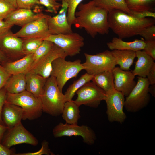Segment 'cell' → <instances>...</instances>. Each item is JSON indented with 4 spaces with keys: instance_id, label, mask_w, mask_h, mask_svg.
Returning a JSON list of instances; mask_svg holds the SVG:
<instances>
[{
    "instance_id": "46",
    "label": "cell",
    "mask_w": 155,
    "mask_h": 155,
    "mask_svg": "<svg viewBox=\"0 0 155 155\" xmlns=\"http://www.w3.org/2000/svg\"><path fill=\"white\" fill-rule=\"evenodd\" d=\"M8 129L5 125L0 124V143H1L4 134Z\"/></svg>"
},
{
    "instance_id": "42",
    "label": "cell",
    "mask_w": 155,
    "mask_h": 155,
    "mask_svg": "<svg viewBox=\"0 0 155 155\" xmlns=\"http://www.w3.org/2000/svg\"><path fill=\"white\" fill-rule=\"evenodd\" d=\"M11 75L0 64V90L4 87L8 79Z\"/></svg>"
},
{
    "instance_id": "6",
    "label": "cell",
    "mask_w": 155,
    "mask_h": 155,
    "mask_svg": "<svg viewBox=\"0 0 155 155\" xmlns=\"http://www.w3.org/2000/svg\"><path fill=\"white\" fill-rule=\"evenodd\" d=\"M135 86L125 99L124 107L128 112L135 113L146 107L149 103L150 84L146 78L138 76Z\"/></svg>"
},
{
    "instance_id": "5",
    "label": "cell",
    "mask_w": 155,
    "mask_h": 155,
    "mask_svg": "<svg viewBox=\"0 0 155 155\" xmlns=\"http://www.w3.org/2000/svg\"><path fill=\"white\" fill-rule=\"evenodd\" d=\"M51 76L54 77L60 90L63 89L67 81L76 77L84 67L80 59L74 61H67L65 58L59 57L55 60L52 64Z\"/></svg>"
},
{
    "instance_id": "49",
    "label": "cell",
    "mask_w": 155,
    "mask_h": 155,
    "mask_svg": "<svg viewBox=\"0 0 155 155\" xmlns=\"http://www.w3.org/2000/svg\"><path fill=\"white\" fill-rule=\"evenodd\" d=\"M6 59V56L0 50V61H3Z\"/></svg>"
},
{
    "instance_id": "11",
    "label": "cell",
    "mask_w": 155,
    "mask_h": 155,
    "mask_svg": "<svg viewBox=\"0 0 155 155\" xmlns=\"http://www.w3.org/2000/svg\"><path fill=\"white\" fill-rule=\"evenodd\" d=\"M77 96L75 102L79 106L84 105L97 108L101 101L104 100L106 93L92 82H88L76 92Z\"/></svg>"
},
{
    "instance_id": "27",
    "label": "cell",
    "mask_w": 155,
    "mask_h": 155,
    "mask_svg": "<svg viewBox=\"0 0 155 155\" xmlns=\"http://www.w3.org/2000/svg\"><path fill=\"white\" fill-rule=\"evenodd\" d=\"M114 76L112 71L101 73L94 75L92 82L107 93L114 89Z\"/></svg>"
},
{
    "instance_id": "18",
    "label": "cell",
    "mask_w": 155,
    "mask_h": 155,
    "mask_svg": "<svg viewBox=\"0 0 155 155\" xmlns=\"http://www.w3.org/2000/svg\"><path fill=\"white\" fill-rule=\"evenodd\" d=\"M44 14L41 12L35 13L31 9L17 8L9 14L4 21L12 26L15 25L22 27Z\"/></svg>"
},
{
    "instance_id": "25",
    "label": "cell",
    "mask_w": 155,
    "mask_h": 155,
    "mask_svg": "<svg viewBox=\"0 0 155 155\" xmlns=\"http://www.w3.org/2000/svg\"><path fill=\"white\" fill-rule=\"evenodd\" d=\"M26 74L19 73L10 77L4 87L7 93L18 94L26 90Z\"/></svg>"
},
{
    "instance_id": "47",
    "label": "cell",
    "mask_w": 155,
    "mask_h": 155,
    "mask_svg": "<svg viewBox=\"0 0 155 155\" xmlns=\"http://www.w3.org/2000/svg\"><path fill=\"white\" fill-rule=\"evenodd\" d=\"M148 91L149 93H151L153 97H155V84L151 85L149 86Z\"/></svg>"
},
{
    "instance_id": "41",
    "label": "cell",
    "mask_w": 155,
    "mask_h": 155,
    "mask_svg": "<svg viewBox=\"0 0 155 155\" xmlns=\"http://www.w3.org/2000/svg\"><path fill=\"white\" fill-rule=\"evenodd\" d=\"M132 14L130 15L138 18L141 19L146 18H155V13L153 11H143L140 12L132 11Z\"/></svg>"
},
{
    "instance_id": "26",
    "label": "cell",
    "mask_w": 155,
    "mask_h": 155,
    "mask_svg": "<svg viewBox=\"0 0 155 155\" xmlns=\"http://www.w3.org/2000/svg\"><path fill=\"white\" fill-rule=\"evenodd\" d=\"M79 107L73 100L65 102L62 114L66 123L78 124V121L80 117Z\"/></svg>"
},
{
    "instance_id": "12",
    "label": "cell",
    "mask_w": 155,
    "mask_h": 155,
    "mask_svg": "<svg viewBox=\"0 0 155 155\" xmlns=\"http://www.w3.org/2000/svg\"><path fill=\"white\" fill-rule=\"evenodd\" d=\"M1 143L8 148L22 144L34 146L38 144L37 139L24 127L21 122L13 127L8 129Z\"/></svg>"
},
{
    "instance_id": "33",
    "label": "cell",
    "mask_w": 155,
    "mask_h": 155,
    "mask_svg": "<svg viewBox=\"0 0 155 155\" xmlns=\"http://www.w3.org/2000/svg\"><path fill=\"white\" fill-rule=\"evenodd\" d=\"M83 0H67L68 4L67 17L68 23L71 26L75 22V14L76 9Z\"/></svg>"
},
{
    "instance_id": "10",
    "label": "cell",
    "mask_w": 155,
    "mask_h": 155,
    "mask_svg": "<svg viewBox=\"0 0 155 155\" xmlns=\"http://www.w3.org/2000/svg\"><path fill=\"white\" fill-rule=\"evenodd\" d=\"M125 99L122 94L115 89L106 93L104 100L106 104V113L109 122L121 124L124 122L127 118L123 110Z\"/></svg>"
},
{
    "instance_id": "44",
    "label": "cell",
    "mask_w": 155,
    "mask_h": 155,
    "mask_svg": "<svg viewBox=\"0 0 155 155\" xmlns=\"http://www.w3.org/2000/svg\"><path fill=\"white\" fill-rule=\"evenodd\" d=\"M12 26L4 20L0 19V35L10 30Z\"/></svg>"
},
{
    "instance_id": "1",
    "label": "cell",
    "mask_w": 155,
    "mask_h": 155,
    "mask_svg": "<svg viewBox=\"0 0 155 155\" xmlns=\"http://www.w3.org/2000/svg\"><path fill=\"white\" fill-rule=\"evenodd\" d=\"M78 7L74 24L76 27L84 28L93 38L98 34L108 33V11L96 6L93 0L84 4L81 3Z\"/></svg>"
},
{
    "instance_id": "13",
    "label": "cell",
    "mask_w": 155,
    "mask_h": 155,
    "mask_svg": "<svg viewBox=\"0 0 155 155\" xmlns=\"http://www.w3.org/2000/svg\"><path fill=\"white\" fill-rule=\"evenodd\" d=\"M67 56L62 49L54 44L49 52L34 64L29 71L47 79L51 76L53 61L59 57L65 59Z\"/></svg>"
},
{
    "instance_id": "7",
    "label": "cell",
    "mask_w": 155,
    "mask_h": 155,
    "mask_svg": "<svg viewBox=\"0 0 155 155\" xmlns=\"http://www.w3.org/2000/svg\"><path fill=\"white\" fill-rule=\"evenodd\" d=\"M86 60L82 63L89 74L95 75L103 72L112 71L116 65L111 51L106 50L96 55L84 53Z\"/></svg>"
},
{
    "instance_id": "45",
    "label": "cell",
    "mask_w": 155,
    "mask_h": 155,
    "mask_svg": "<svg viewBox=\"0 0 155 155\" xmlns=\"http://www.w3.org/2000/svg\"><path fill=\"white\" fill-rule=\"evenodd\" d=\"M14 151L0 143V155H14Z\"/></svg>"
},
{
    "instance_id": "24",
    "label": "cell",
    "mask_w": 155,
    "mask_h": 155,
    "mask_svg": "<svg viewBox=\"0 0 155 155\" xmlns=\"http://www.w3.org/2000/svg\"><path fill=\"white\" fill-rule=\"evenodd\" d=\"M111 53L114 57L116 65L121 69L128 71L130 69L136 57V52L130 50H114Z\"/></svg>"
},
{
    "instance_id": "15",
    "label": "cell",
    "mask_w": 155,
    "mask_h": 155,
    "mask_svg": "<svg viewBox=\"0 0 155 155\" xmlns=\"http://www.w3.org/2000/svg\"><path fill=\"white\" fill-rule=\"evenodd\" d=\"M61 2V8L58 13L53 17L50 16L48 19L49 34H66L73 32L67 19V1L63 0Z\"/></svg>"
},
{
    "instance_id": "38",
    "label": "cell",
    "mask_w": 155,
    "mask_h": 155,
    "mask_svg": "<svg viewBox=\"0 0 155 155\" xmlns=\"http://www.w3.org/2000/svg\"><path fill=\"white\" fill-rule=\"evenodd\" d=\"M49 148L48 142L46 140L43 141L42 143V147L37 152H28L22 153L15 154L17 155H40L42 154L53 155Z\"/></svg>"
},
{
    "instance_id": "19",
    "label": "cell",
    "mask_w": 155,
    "mask_h": 155,
    "mask_svg": "<svg viewBox=\"0 0 155 155\" xmlns=\"http://www.w3.org/2000/svg\"><path fill=\"white\" fill-rule=\"evenodd\" d=\"M24 111L20 106L5 103L3 107L2 117L4 125L10 129L21 122Z\"/></svg>"
},
{
    "instance_id": "17",
    "label": "cell",
    "mask_w": 155,
    "mask_h": 155,
    "mask_svg": "<svg viewBox=\"0 0 155 155\" xmlns=\"http://www.w3.org/2000/svg\"><path fill=\"white\" fill-rule=\"evenodd\" d=\"M23 40L9 30L0 35V50L6 56L23 54Z\"/></svg>"
},
{
    "instance_id": "22",
    "label": "cell",
    "mask_w": 155,
    "mask_h": 155,
    "mask_svg": "<svg viewBox=\"0 0 155 155\" xmlns=\"http://www.w3.org/2000/svg\"><path fill=\"white\" fill-rule=\"evenodd\" d=\"M46 80L39 75L29 71L26 74V90L40 98Z\"/></svg>"
},
{
    "instance_id": "43",
    "label": "cell",
    "mask_w": 155,
    "mask_h": 155,
    "mask_svg": "<svg viewBox=\"0 0 155 155\" xmlns=\"http://www.w3.org/2000/svg\"><path fill=\"white\" fill-rule=\"evenodd\" d=\"M147 78L150 85L155 84V63L152 66L147 75Z\"/></svg>"
},
{
    "instance_id": "8",
    "label": "cell",
    "mask_w": 155,
    "mask_h": 155,
    "mask_svg": "<svg viewBox=\"0 0 155 155\" xmlns=\"http://www.w3.org/2000/svg\"><path fill=\"white\" fill-rule=\"evenodd\" d=\"M44 40L51 41L59 46L67 56L79 54L84 45V38L77 33L66 34H49Z\"/></svg>"
},
{
    "instance_id": "37",
    "label": "cell",
    "mask_w": 155,
    "mask_h": 155,
    "mask_svg": "<svg viewBox=\"0 0 155 155\" xmlns=\"http://www.w3.org/2000/svg\"><path fill=\"white\" fill-rule=\"evenodd\" d=\"M16 4L18 8L28 9L41 5L39 0H16Z\"/></svg>"
},
{
    "instance_id": "31",
    "label": "cell",
    "mask_w": 155,
    "mask_h": 155,
    "mask_svg": "<svg viewBox=\"0 0 155 155\" xmlns=\"http://www.w3.org/2000/svg\"><path fill=\"white\" fill-rule=\"evenodd\" d=\"M23 40L22 53L25 55L33 54L42 43L41 38H22Z\"/></svg>"
},
{
    "instance_id": "32",
    "label": "cell",
    "mask_w": 155,
    "mask_h": 155,
    "mask_svg": "<svg viewBox=\"0 0 155 155\" xmlns=\"http://www.w3.org/2000/svg\"><path fill=\"white\" fill-rule=\"evenodd\" d=\"M54 44L53 43L48 40H43L40 45L33 53V63L32 66L49 52Z\"/></svg>"
},
{
    "instance_id": "40",
    "label": "cell",
    "mask_w": 155,
    "mask_h": 155,
    "mask_svg": "<svg viewBox=\"0 0 155 155\" xmlns=\"http://www.w3.org/2000/svg\"><path fill=\"white\" fill-rule=\"evenodd\" d=\"M7 92L4 88L0 90V124L4 125L2 117V113L3 107L5 103Z\"/></svg>"
},
{
    "instance_id": "9",
    "label": "cell",
    "mask_w": 155,
    "mask_h": 155,
    "mask_svg": "<svg viewBox=\"0 0 155 155\" xmlns=\"http://www.w3.org/2000/svg\"><path fill=\"white\" fill-rule=\"evenodd\" d=\"M53 133L55 138L63 137L80 136L84 142L89 145L93 144L96 139L94 131L87 125L64 124L60 122L53 129Z\"/></svg>"
},
{
    "instance_id": "39",
    "label": "cell",
    "mask_w": 155,
    "mask_h": 155,
    "mask_svg": "<svg viewBox=\"0 0 155 155\" xmlns=\"http://www.w3.org/2000/svg\"><path fill=\"white\" fill-rule=\"evenodd\" d=\"M143 50L154 60H155V40L145 41Z\"/></svg>"
},
{
    "instance_id": "34",
    "label": "cell",
    "mask_w": 155,
    "mask_h": 155,
    "mask_svg": "<svg viewBox=\"0 0 155 155\" xmlns=\"http://www.w3.org/2000/svg\"><path fill=\"white\" fill-rule=\"evenodd\" d=\"M17 8L5 0H0V19H5Z\"/></svg>"
},
{
    "instance_id": "2",
    "label": "cell",
    "mask_w": 155,
    "mask_h": 155,
    "mask_svg": "<svg viewBox=\"0 0 155 155\" xmlns=\"http://www.w3.org/2000/svg\"><path fill=\"white\" fill-rule=\"evenodd\" d=\"M108 21L110 29L122 39L139 35L144 29L155 24V18H138L118 9L108 12Z\"/></svg>"
},
{
    "instance_id": "36",
    "label": "cell",
    "mask_w": 155,
    "mask_h": 155,
    "mask_svg": "<svg viewBox=\"0 0 155 155\" xmlns=\"http://www.w3.org/2000/svg\"><path fill=\"white\" fill-rule=\"evenodd\" d=\"M146 41L155 40V25H153L143 30L139 34Z\"/></svg>"
},
{
    "instance_id": "29",
    "label": "cell",
    "mask_w": 155,
    "mask_h": 155,
    "mask_svg": "<svg viewBox=\"0 0 155 155\" xmlns=\"http://www.w3.org/2000/svg\"><path fill=\"white\" fill-rule=\"evenodd\" d=\"M94 76L86 73L74 81L67 90L64 94L65 102L72 100L77 91L86 83L90 82Z\"/></svg>"
},
{
    "instance_id": "28",
    "label": "cell",
    "mask_w": 155,
    "mask_h": 155,
    "mask_svg": "<svg viewBox=\"0 0 155 155\" xmlns=\"http://www.w3.org/2000/svg\"><path fill=\"white\" fill-rule=\"evenodd\" d=\"M96 6L105 9L109 12L114 10L123 11L130 14H132L127 7L125 0H92Z\"/></svg>"
},
{
    "instance_id": "35",
    "label": "cell",
    "mask_w": 155,
    "mask_h": 155,
    "mask_svg": "<svg viewBox=\"0 0 155 155\" xmlns=\"http://www.w3.org/2000/svg\"><path fill=\"white\" fill-rule=\"evenodd\" d=\"M41 5L46 8V11L51 13L57 14L61 4L55 0H39Z\"/></svg>"
},
{
    "instance_id": "3",
    "label": "cell",
    "mask_w": 155,
    "mask_h": 155,
    "mask_svg": "<svg viewBox=\"0 0 155 155\" xmlns=\"http://www.w3.org/2000/svg\"><path fill=\"white\" fill-rule=\"evenodd\" d=\"M40 98L43 111L53 116L62 114L66 102L65 96L54 77L50 76L47 79Z\"/></svg>"
},
{
    "instance_id": "21",
    "label": "cell",
    "mask_w": 155,
    "mask_h": 155,
    "mask_svg": "<svg viewBox=\"0 0 155 155\" xmlns=\"http://www.w3.org/2000/svg\"><path fill=\"white\" fill-rule=\"evenodd\" d=\"M33 63V54L25 56L16 61L8 63L4 67L6 71L12 75L26 73L31 69Z\"/></svg>"
},
{
    "instance_id": "48",
    "label": "cell",
    "mask_w": 155,
    "mask_h": 155,
    "mask_svg": "<svg viewBox=\"0 0 155 155\" xmlns=\"http://www.w3.org/2000/svg\"><path fill=\"white\" fill-rule=\"evenodd\" d=\"M12 5L16 8H17V6L16 4V0H5Z\"/></svg>"
},
{
    "instance_id": "50",
    "label": "cell",
    "mask_w": 155,
    "mask_h": 155,
    "mask_svg": "<svg viewBox=\"0 0 155 155\" xmlns=\"http://www.w3.org/2000/svg\"><path fill=\"white\" fill-rule=\"evenodd\" d=\"M57 1H62L63 0H55Z\"/></svg>"
},
{
    "instance_id": "4",
    "label": "cell",
    "mask_w": 155,
    "mask_h": 155,
    "mask_svg": "<svg viewBox=\"0 0 155 155\" xmlns=\"http://www.w3.org/2000/svg\"><path fill=\"white\" fill-rule=\"evenodd\" d=\"M5 103L21 107L24 111L23 120L35 119L40 117L42 114L40 98L26 90L18 94L7 93Z\"/></svg>"
},
{
    "instance_id": "14",
    "label": "cell",
    "mask_w": 155,
    "mask_h": 155,
    "mask_svg": "<svg viewBox=\"0 0 155 155\" xmlns=\"http://www.w3.org/2000/svg\"><path fill=\"white\" fill-rule=\"evenodd\" d=\"M50 16L44 14L23 26L15 35L21 38L38 37L43 39L49 34L48 20Z\"/></svg>"
},
{
    "instance_id": "20",
    "label": "cell",
    "mask_w": 155,
    "mask_h": 155,
    "mask_svg": "<svg viewBox=\"0 0 155 155\" xmlns=\"http://www.w3.org/2000/svg\"><path fill=\"white\" fill-rule=\"evenodd\" d=\"M137 58L134 69L131 71L135 76L146 78L153 65L154 60L142 50L136 52Z\"/></svg>"
},
{
    "instance_id": "30",
    "label": "cell",
    "mask_w": 155,
    "mask_h": 155,
    "mask_svg": "<svg viewBox=\"0 0 155 155\" xmlns=\"http://www.w3.org/2000/svg\"><path fill=\"white\" fill-rule=\"evenodd\" d=\"M128 8L132 11H154L155 0H125Z\"/></svg>"
},
{
    "instance_id": "16",
    "label": "cell",
    "mask_w": 155,
    "mask_h": 155,
    "mask_svg": "<svg viewBox=\"0 0 155 155\" xmlns=\"http://www.w3.org/2000/svg\"><path fill=\"white\" fill-rule=\"evenodd\" d=\"M114 76V89L127 96L135 86V76L131 71L123 70L115 67L112 71Z\"/></svg>"
},
{
    "instance_id": "23",
    "label": "cell",
    "mask_w": 155,
    "mask_h": 155,
    "mask_svg": "<svg viewBox=\"0 0 155 155\" xmlns=\"http://www.w3.org/2000/svg\"><path fill=\"white\" fill-rule=\"evenodd\" d=\"M145 44V41L143 40L135 39L132 42H125L116 37L113 38L111 42L106 44L108 48L112 50H130L135 52L143 50Z\"/></svg>"
}]
</instances>
